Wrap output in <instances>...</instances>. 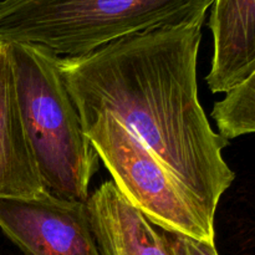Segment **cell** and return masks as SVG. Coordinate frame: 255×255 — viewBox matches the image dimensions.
Segmentation results:
<instances>
[{"instance_id": "11", "label": "cell", "mask_w": 255, "mask_h": 255, "mask_svg": "<svg viewBox=\"0 0 255 255\" xmlns=\"http://www.w3.org/2000/svg\"><path fill=\"white\" fill-rule=\"evenodd\" d=\"M4 45H5V40L0 39V51H1V50L4 49Z\"/></svg>"}, {"instance_id": "4", "label": "cell", "mask_w": 255, "mask_h": 255, "mask_svg": "<svg viewBox=\"0 0 255 255\" xmlns=\"http://www.w3.org/2000/svg\"><path fill=\"white\" fill-rule=\"evenodd\" d=\"M80 119L116 188L152 226L216 243L214 219L136 134L107 114Z\"/></svg>"}, {"instance_id": "6", "label": "cell", "mask_w": 255, "mask_h": 255, "mask_svg": "<svg viewBox=\"0 0 255 255\" xmlns=\"http://www.w3.org/2000/svg\"><path fill=\"white\" fill-rule=\"evenodd\" d=\"M209 9L213 57L206 80L213 94H226L255 74V0H213Z\"/></svg>"}, {"instance_id": "3", "label": "cell", "mask_w": 255, "mask_h": 255, "mask_svg": "<svg viewBox=\"0 0 255 255\" xmlns=\"http://www.w3.org/2000/svg\"><path fill=\"white\" fill-rule=\"evenodd\" d=\"M213 0H0V39L80 57L125 36L206 20Z\"/></svg>"}, {"instance_id": "9", "label": "cell", "mask_w": 255, "mask_h": 255, "mask_svg": "<svg viewBox=\"0 0 255 255\" xmlns=\"http://www.w3.org/2000/svg\"><path fill=\"white\" fill-rule=\"evenodd\" d=\"M255 74L226 92L212 110L218 134L226 141L253 133L255 129Z\"/></svg>"}, {"instance_id": "8", "label": "cell", "mask_w": 255, "mask_h": 255, "mask_svg": "<svg viewBox=\"0 0 255 255\" xmlns=\"http://www.w3.org/2000/svg\"><path fill=\"white\" fill-rule=\"evenodd\" d=\"M45 191L25 136L9 44L0 52V198H31Z\"/></svg>"}, {"instance_id": "5", "label": "cell", "mask_w": 255, "mask_h": 255, "mask_svg": "<svg viewBox=\"0 0 255 255\" xmlns=\"http://www.w3.org/2000/svg\"><path fill=\"white\" fill-rule=\"evenodd\" d=\"M0 229L25 255H101L86 203L42 191L0 198Z\"/></svg>"}, {"instance_id": "7", "label": "cell", "mask_w": 255, "mask_h": 255, "mask_svg": "<svg viewBox=\"0 0 255 255\" xmlns=\"http://www.w3.org/2000/svg\"><path fill=\"white\" fill-rule=\"evenodd\" d=\"M86 208L101 255H172L162 232L126 201L112 181L90 194Z\"/></svg>"}, {"instance_id": "10", "label": "cell", "mask_w": 255, "mask_h": 255, "mask_svg": "<svg viewBox=\"0 0 255 255\" xmlns=\"http://www.w3.org/2000/svg\"><path fill=\"white\" fill-rule=\"evenodd\" d=\"M172 255H219L216 243L191 238L177 233L161 231Z\"/></svg>"}, {"instance_id": "1", "label": "cell", "mask_w": 255, "mask_h": 255, "mask_svg": "<svg viewBox=\"0 0 255 255\" xmlns=\"http://www.w3.org/2000/svg\"><path fill=\"white\" fill-rule=\"evenodd\" d=\"M204 20L125 36L57 66L80 115L107 114L196 196L212 219L236 174L198 97Z\"/></svg>"}, {"instance_id": "2", "label": "cell", "mask_w": 255, "mask_h": 255, "mask_svg": "<svg viewBox=\"0 0 255 255\" xmlns=\"http://www.w3.org/2000/svg\"><path fill=\"white\" fill-rule=\"evenodd\" d=\"M20 116L30 152L47 193L86 203L100 158L57 66L41 46L7 41Z\"/></svg>"}]
</instances>
